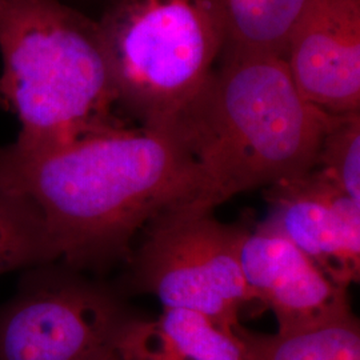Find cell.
Here are the masks:
<instances>
[{"instance_id": "cell-4", "label": "cell", "mask_w": 360, "mask_h": 360, "mask_svg": "<svg viewBox=\"0 0 360 360\" xmlns=\"http://www.w3.org/2000/svg\"><path fill=\"white\" fill-rule=\"evenodd\" d=\"M116 107L171 129L226 44L214 0H115L98 20Z\"/></svg>"}, {"instance_id": "cell-12", "label": "cell", "mask_w": 360, "mask_h": 360, "mask_svg": "<svg viewBox=\"0 0 360 360\" xmlns=\"http://www.w3.org/2000/svg\"><path fill=\"white\" fill-rule=\"evenodd\" d=\"M221 13L226 44L284 59L290 35L309 0H214Z\"/></svg>"}, {"instance_id": "cell-9", "label": "cell", "mask_w": 360, "mask_h": 360, "mask_svg": "<svg viewBox=\"0 0 360 360\" xmlns=\"http://www.w3.org/2000/svg\"><path fill=\"white\" fill-rule=\"evenodd\" d=\"M285 65L302 96L331 115L360 111V0H309Z\"/></svg>"}, {"instance_id": "cell-10", "label": "cell", "mask_w": 360, "mask_h": 360, "mask_svg": "<svg viewBox=\"0 0 360 360\" xmlns=\"http://www.w3.org/2000/svg\"><path fill=\"white\" fill-rule=\"evenodd\" d=\"M115 348L127 360H251L233 331L187 309H165L154 321L131 316Z\"/></svg>"}, {"instance_id": "cell-16", "label": "cell", "mask_w": 360, "mask_h": 360, "mask_svg": "<svg viewBox=\"0 0 360 360\" xmlns=\"http://www.w3.org/2000/svg\"><path fill=\"white\" fill-rule=\"evenodd\" d=\"M102 360H127L124 359L117 351H116L115 348V343H114V346H112V348L107 352V355L104 356L103 359Z\"/></svg>"}, {"instance_id": "cell-14", "label": "cell", "mask_w": 360, "mask_h": 360, "mask_svg": "<svg viewBox=\"0 0 360 360\" xmlns=\"http://www.w3.org/2000/svg\"><path fill=\"white\" fill-rule=\"evenodd\" d=\"M314 168L360 205V111L331 115Z\"/></svg>"}, {"instance_id": "cell-15", "label": "cell", "mask_w": 360, "mask_h": 360, "mask_svg": "<svg viewBox=\"0 0 360 360\" xmlns=\"http://www.w3.org/2000/svg\"><path fill=\"white\" fill-rule=\"evenodd\" d=\"M67 6L72 7L79 13H84L95 20L105 13V10L115 1V0H60Z\"/></svg>"}, {"instance_id": "cell-3", "label": "cell", "mask_w": 360, "mask_h": 360, "mask_svg": "<svg viewBox=\"0 0 360 360\" xmlns=\"http://www.w3.org/2000/svg\"><path fill=\"white\" fill-rule=\"evenodd\" d=\"M0 103L25 154L126 126L98 20L60 0H0Z\"/></svg>"}, {"instance_id": "cell-5", "label": "cell", "mask_w": 360, "mask_h": 360, "mask_svg": "<svg viewBox=\"0 0 360 360\" xmlns=\"http://www.w3.org/2000/svg\"><path fill=\"white\" fill-rule=\"evenodd\" d=\"M245 229L220 223L212 212L169 207L147 224L142 247L132 252L134 284L165 309L193 311L233 331L242 309L255 303L239 262Z\"/></svg>"}, {"instance_id": "cell-11", "label": "cell", "mask_w": 360, "mask_h": 360, "mask_svg": "<svg viewBox=\"0 0 360 360\" xmlns=\"http://www.w3.org/2000/svg\"><path fill=\"white\" fill-rule=\"evenodd\" d=\"M233 333L251 360H360V326L354 312L287 334H259L242 324Z\"/></svg>"}, {"instance_id": "cell-2", "label": "cell", "mask_w": 360, "mask_h": 360, "mask_svg": "<svg viewBox=\"0 0 360 360\" xmlns=\"http://www.w3.org/2000/svg\"><path fill=\"white\" fill-rule=\"evenodd\" d=\"M221 52L169 129L199 172L193 199L176 206L203 212L309 172L331 117L302 96L282 56L229 46Z\"/></svg>"}, {"instance_id": "cell-1", "label": "cell", "mask_w": 360, "mask_h": 360, "mask_svg": "<svg viewBox=\"0 0 360 360\" xmlns=\"http://www.w3.org/2000/svg\"><path fill=\"white\" fill-rule=\"evenodd\" d=\"M0 181L37 210L55 262L102 270L129 262L156 215L193 199L199 172L174 131L122 126L39 154L1 146Z\"/></svg>"}, {"instance_id": "cell-8", "label": "cell", "mask_w": 360, "mask_h": 360, "mask_svg": "<svg viewBox=\"0 0 360 360\" xmlns=\"http://www.w3.org/2000/svg\"><path fill=\"white\" fill-rule=\"evenodd\" d=\"M267 223L338 285L360 278V205L316 168L266 188Z\"/></svg>"}, {"instance_id": "cell-13", "label": "cell", "mask_w": 360, "mask_h": 360, "mask_svg": "<svg viewBox=\"0 0 360 360\" xmlns=\"http://www.w3.org/2000/svg\"><path fill=\"white\" fill-rule=\"evenodd\" d=\"M55 262L37 210L0 181V276Z\"/></svg>"}, {"instance_id": "cell-6", "label": "cell", "mask_w": 360, "mask_h": 360, "mask_svg": "<svg viewBox=\"0 0 360 360\" xmlns=\"http://www.w3.org/2000/svg\"><path fill=\"white\" fill-rule=\"evenodd\" d=\"M0 306V360H102L132 316L105 285L51 262Z\"/></svg>"}, {"instance_id": "cell-7", "label": "cell", "mask_w": 360, "mask_h": 360, "mask_svg": "<svg viewBox=\"0 0 360 360\" xmlns=\"http://www.w3.org/2000/svg\"><path fill=\"white\" fill-rule=\"evenodd\" d=\"M239 262L255 303L274 312L278 333L306 330L352 312L347 290L267 221L245 229Z\"/></svg>"}]
</instances>
